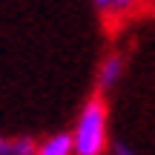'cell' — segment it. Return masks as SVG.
<instances>
[{"mask_svg": "<svg viewBox=\"0 0 155 155\" xmlns=\"http://www.w3.org/2000/svg\"><path fill=\"white\" fill-rule=\"evenodd\" d=\"M112 155H141V152L132 150V147H127V144H115L112 147Z\"/></svg>", "mask_w": 155, "mask_h": 155, "instance_id": "cell-6", "label": "cell"}, {"mask_svg": "<svg viewBox=\"0 0 155 155\" xmlns=\"http://www.w3.org/2000/svg\"><path fill=\"white\" fill-rule=\"evenodd\" d=\"M124 72H127L124 55L121 52H109V55L101 61V66H98V89H101V95L109 92V89H115L118 83H121Z\"/></svg>", "mask_w": 155, "mask_h": 155, "instance_id": "cell-2", "label": "cell"}, {"mask_svg": "<svg viewBox=\"0 0 155 155\" xmlns=\"http://www.w3.org/2000/svg\"><path fill=\"white\" fill-rule=\"evenodd\" d=\"M135 3H138V0H95V6H98L101 12H106V15H124V12H129Z\"/></svg>", "mask_w": 155, "mask_h": 155, "instance_id": "cell-5", "label": "cell"}, {"mask_svg": "<svg viewBox=\"0 0 155 155\" xmlns=\"http://www.w3.org/2000/svg\"><path fill=\"white\" fill-rule=\"evenodd\" d=\"M35 155H75L72 150V132H52L38 144Z\"/></svg>", "mask_w": 155, "mask_h": 155, "instance_id": "cell-3", "label": "cell"}, {"mask_svg": "<svg viewBox=\"0 0 155 155\" xmlns=\"http://www.w3.org/2000/svg\"><path fill=\"white\" fill-rule=\"evenodd\" d=\"M38 150V141L32 138H6V135H0V155H35Z\"/></svg>", "mask_w": 155, "mask_h": 155, "instance_id": "cell-4", "label": "cell"}, {"mask_svg": "<svg viewBox=\"0 0 155 155\" xmlns=\"http://www.w3.org/2000/svg\"><path fill=\"white\" fill-rule=\"evenodd\" d=\"M72 150L75 155H104L109 150V106L104 95H92L81 106L72 127Z\"/></svg>", "mask_w": 155, "mask_h": 155, "instance_id": "cell-1", "label": "cell"}]
</instances>
